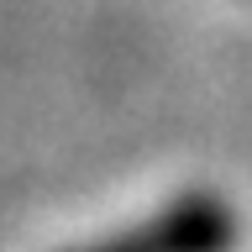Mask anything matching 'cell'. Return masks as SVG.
Instances as JSON below:
<instances>
[{"label":"cell","mask_w":252,"mask_h":252,"mask_svg":"<svg viewBox=\"0 0 252 252\" xmlns=\"http://www.w3.org/2000/svg\"><path fill=\"white\" fill-rule=\"evenodd\" d=\"M231 247H236L231 205L220 194H184V200L163 205L153 220L79 252H231Z\"/></svg>","instance_id":"6da1fadb"}]
</instances>
